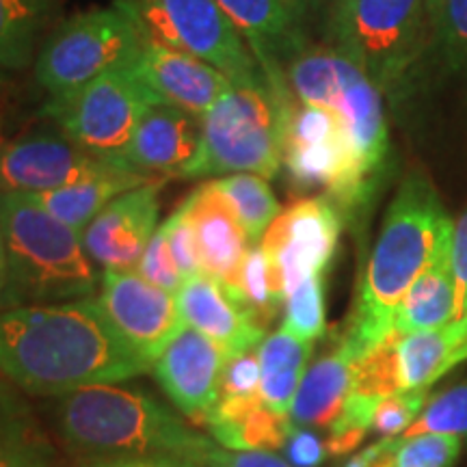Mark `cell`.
I'll return each mask as SVG.
<instances>
[{"label":"cell","instance_id":"6da1fadb","mask_svg":"<svg viewBox=\"0 0 467 467\" xmlns=\"http://www.w3.org/2000/svg\"><path fill=\"white\" fill-rule=\"evenodd\" d=\"M150 370L96 296L0 312V375L25 394L61 396Z\"/></svg>","mask_w":467,"mask_h":467},{"label":"cell","instance_id":"7a4b0ae2","mask_svg":"<svg viewBox=\"0 0 467 467\" xmlns=\"http://www.w3.org/2000/svg\"><path fill=\"white\" fill-rule=\"evenodd\" d=\"M451 225L433 182L422 171L407 173L383 217L358 306L342 336L359 358L392 334L396 309Z\"/></svg>","mask_w":467,"mask_h":467},{"label":"cell","instance_id":"3957f363","mask_svg":"<svg viewBox=\"0 0 467 467\" xmlns=\"http://www.w3.org/2000/svg\"><path fill=\"white\" fill-rule=\"evenodd\" d=\"M52 424L76 459L180 454L206 461L217 443L197 433L165 402L119 383L89 385L55 396Z\"/></svg>","mask_w":467,"mask_h":467},{"label":"cell","instance_id":"277c9868","mask_svg":"<svg viewBox=\"0 0 467 467\" xmlns=\"http://www.w3.org/2000/svg\"><path fill=\"white\" fill-rule=\"evenodd\" d=\"M0 223L9 258L5 309L96 296L100 279L83 234L52 217L26 192H0Z\"/></svg>","mask_w":467,"mask_h":467},{"label":"cell","instance_id":"5b68a950","mask_svg":"<svg viewBox=\"0 0 467 467\" xmlns=\"http://www.w3.org/2000/svg\"><path fill=\"white\" fill-rule=\"evenodd\" d=\"M431 42V0H337L327 14V44L394 102L411 91Z\"/></svg>","mask_w":467,"mask_h":467},{"label":"cell","instance_id":"8992f818","mask_svg":"<svg viewBox=\"0 0 467 467\" xmlns=\"http://www.w3.org/2000/svg\"><path fill=\"white\" fill-rule=\"evenodd\" d=\"M284 74L296 100L340 117L368 180L377 186L389 161L388 117L379 87L334 46L314 44L306 35L285 57Z\"/></svg>","mask_w":467,"mask_h":467},{"label":"cell","instance_id":"52a82bcc","mask_svg":"<svg viewBox=\"0 0 467 467\" xmlns=\"http://www.w3.org/2000/svg\"><path fill=\"white\" fill-rule=\"evenodd\" d=\"M295 100V98H292ZM268 83L230 85L202 117V141L182 180L282 171L284 109Z\"/></svg>","mask_w":467,"mask_h":467},{"label":"cell","instance_id":"ba28073f","mask_svg":"<svg viewBox=\"0 0 467 467\" xmlns=\"http://www.w3.org/2000/svg\"><path fill=\"white\" fill-rule=\"evenodd\" d=\"M145 37L124 11L91 7L58 20L35 57V80L48 100H66L100 76L132 67Z\"/></svg>","mask_w":467,"mask_h":467},{"label":"cell","instance_id":"9c48e42d","mask_svg":"<svg viewBox=\"0 0 467 467\" xmlns=\"http://www.w3.org/2000/svg\"><path fill=\"white\" fill-rule=\"evenodd\" d=\"M282 169L295 192L325 191L342 214L358 213L377 189L340 117L296 98L284 109Z\"/></svg>","mask_w":467,"mask_h":467},{"label":"cell","instance_id":"30bf717a","mask_svg":"<svg viewBox=\"0 0 467 467\" xmlns=\"http://www.w3.org/2000/svg\"><path fill=\"white\" fill-rule=\"evenodd\" d=\"M113 5L145 39L203 58L232 85L268 83L258 58L217 0H113Z\"/></svg>","mask_w":467,"mask_h":467},{"label":"cell","instance_id":"8fae6325","mask_svg":"<svg viewBox=\"0 0 467 467\" xmlns=\"http://www.w3.org/2000/svg\"><path fill=\"white\" fill-rule=\"evenodd\" d=\"M159 102L134 67H124L100 76L66 100H48L39 115L55 121L93 156L121 162L139 121Z\"/></svg>","mask_w":467,"mask_h":467},{"label":"cell","instance_id":"7c38bea8","mask_svg":"<svg viewBox=\"0 0 467 467\" xmlns=\"http://www.w3.org/2000/svg\"><path fill=\"white\" fill-rule=\"evenodd\" d=\"M42 117V115H39ZM0 139V192H46L126 167L74 143L55 121Z\"/></svg>","mask_w":467,"mask_h":467},{"label":"cell","instance_id":"4fadbf2b","mask_svg":"<svg viewBox=\"0 0 467 467\" xmlns=\"http://www.w3.org/2000/svg\"><path fill=\"white\" fill-rule=\"evenodd\" d=\"M344 214L327 195L301 197L282 210L260 244L288 296L303 279L325 275L340 243Z\"/></svg>","mask_w":467,"mask_h":467},{"label":"cell","instance_id":"5bb4252c","mask_svg":"<svg viewBox=\"0 0 467 467\" xmlns=\"http://www.w3.org/2000/svg\"><path fill=\"white\" fill-rule=\"evenodd\" d=\"M96 299L121 337L150 366L186 327L173 292L145 282L137 271H102Z\"/></svg>","mask_w":467,"mask_h":467},{"label":"cell","instance_id":"9a60e30c","mask_svg":"<svg viewBox=\"0 0 467 467\" xmlns=\"http://www.w3.org/2000/svg\"><path fill=\"white\" fill-rule=\"evenodd\" d=\"M167 180L154 178L115 197L85 227L83 244L102 271H134L159 230L161 192Z\"/></svg>","mask_w":467,"mask_h":467},{"label":"cell","instance_id":"2e32d148","mask_svg":"<svg viewBox=\"0 0 467 467\" xmlns=\"http://www.w3.org/2000/svg\"><path fill=\"white\" fill-rule=\"evenodd\" d=\"M227 358L202 331L184 327L151 366L156 381L186 420L206 424L221 394Z\"/></svg>","mask_w":467,"mask_h":467},{"label":"cell","instance_id":"e0dca14e","mask_svg":"<svg viewBox=\"0 0 467 467\" xmlns=\"http://www.w3.org/2000/svg\"><path fill=\"white\" fill-rule=\"evenodd\" d=\"M200 141L202 117L159 102L139 121L121 162L148 178H182L200 150Z\"/></svg>","mask_w":467,"mask_h":467},{"label":"cell","instance_id":"ac0fdd59","mask_svg":"<svg viewBox=\"0 0 467 467\" xmlns=\"http://www.w3.org/2000/svg\"><path fill=\"white\" fill-rule=\"evenodd\" d=\"M132 67L162 102L195 117L206 115L232 85L225 74L203 58L150 39L143 42L141 57Z\"/></svg>","mask_w":467,"mask_h":467},{"label":"cell","instance_id":"d6986e66","mask_svg":"<svg viewBox=\"0 0 467 467\" xmlns=\"http://www.w3.org/2000/svg\"><path fill=\"white\" fill-rule=\"evenodd\" d=\"M186 202L195 230L202 273L219 282L238 301V279L251 247L247 232L210 182L197 186Z\"/></svg>","mask_w":467,"mask_h":467},{"label":"cell","instance_id":"ffe728a7","mask_svg":"<svg viewBox=\"0 0 467 467\" xmlns=\"http://www.w3.org/2000/svg\"><path fill=\"white\" fill-rule=\"evenodd\" d=\"M175 303L184 325L208 336L227 359L255 350L265 342L266 329L255 323L223 285L203 273L182 282L175 292Z\"/></svg>","mask_w":467,"mask_h":467},{"label":"cell","instance_id":"44dd1931","mask_svg":"<svg viewBox=\"0 0 467 467\" xmlns=\"http://www.w3.org/2000/svg\"><path fill=\"white\" fill-rule=\"evenodd\" d=\"M217 3L249 44L279 100H290L295 93L290 91L285 80L284 61L306 33L296 25L288 3L285 0H217Z\"/></svg>","mask_w":467,"mask_h":467},{"label":"cell","instance_id":"7402d4cb","mask_svg":"<svg viewBox=\"0 0 467 467\" xmlns=\"http://www.w3.org/2000/svg\"><path fill=\"white\" fill-rule=\"evenodd\" d=\"M452 230L454 223L441 234L429 265L424 266V271L420 273L396 309V334L407 336L413 331L435 329L454 320L457 285H454L452 271Z\"/></svg>","mask_w":467,"mask_h":467},{"label":"cell","instance_id":"603a6c76","mask_svg":"<svg viewBox=\"0 0 467 467\" xmlns=\"http://www.w3.org/2000/svg\"><path fill=\"white\" fill-rule=\"evenodd\" d=\"M358 359L359 355L342 340L329 355L309 368L292 402V426L307 429V426L334 424L348 396Z\"/></svg>","mask_w":467,"mask_h":467},{"label":"cell","instance_id":"cb8c5ba5","mask_svg":"<svg viewBox=\"0 0 467 467\" xmlns=\"http://www.w3.org/2000/svg\"><path fill=\"white\" fill-rule=\"evenodd\" d=\"M148 175H141L128 167H117L113 171L98 175V178L83 180L57 191L33 192V200L44 210H48L52 217H57L63 223L74 227L76 232L83 234L85 227L91 223L104 208L109 206L115 197L124 195L126 191L137 189L145 182H150ZM28 195V192H26Z\"/></svg>","mask_w":467,"mask_h":467},{"label":"cell","instance_id":"d4e9b609","mask_svg":"<svg viewBox=\"0 0 467 467\" xmlns=\"http://www.w3.org/2000/svg\"><path fill=\"white\" fill-rule=\"evenodd\" d=\"M61 7L63 0H0V67L22 72L35 63Z\"/></svg>","mask_w":467,"mask_h":467},{"label":"cell","instance_id":"484cf974","mask_svg":"<svg viewBox=\"0 0 467 467\" xmlns=\"http://www.w3.org/2000/svg\"><path fill=\"white\" fill-rule=\"evenodd\" d=\"M312 344L292 336L284 327L260 344V399L268 409L290 416L292 402L307 372Z\"/></svg>","mask_w":467,"mask_h":467},{"label":"cell","instance_id":"4316f807","mask_svg":"<svg viewBox=\"0 0 467 467\" xmlns=\"http://www.w3.org/2000/svg\"><path fill=\"white\" fill-rule=\"evenodd\" d=\"M467 342V317L451 320L435 329L413 331L400 336L399 361L402 389H416L431 385L446 372V364Z\"/></svg>","mask_w":467,"mask_h":467},{"label":"cell","instance_id":"83f0119b","mask_svg":"<svg viewBox=\"0 0 467 467\" xmlns=\"http://www.w3.org/2000/svg\"><path fill=\"white\" fill-rule=\"evenodd\" d=\"M210 184L227 202L247 232L251 244H258L273 221L282 214V203L268 186L266 178L255 173H232L213 178Z\"/></svg>","mask_w":467,"mask_h":467},{"label":"cell","instance_id":"f1b7e54d","mask_svg":"<svg viewBox=\"0 0 467 467\" xmlns=\"http://www.w3.org/2000/svg\"><path fill=\"white\" fill-rule=\"evenodd\" d=\"M221 448L227 451H271L285 446L292 431L290 416L258 405L241 418L210 420L206 424Z\"/></svg>","mask_w":467,"mask_h":467},{"label":"cell","instance_id":"f546056e","mask_svg":"<svg viewBox=\"0 0 467 467\" xmlns=\"http://www.w3.org/2000/svg\"><path fill=\"white\" fill-rule=\"evenodd\" d=\"M238 301L266 329L285 303V295L262 244H251L238 279Z\"/></svg>","mask_w":467,"mask_h":467},{"label":"cell","instance_id":"4dcf8cb0","mask_svg":"<svg viewBox=\"0 0 467 467\" xmlns=\"http://www.w3.org/2000/svg\"><path fill=\"white\" fill-rule=\"evenodd\" d=\"M457 435L389 437L388 446L370 467H451L459 457Z\"/></svg>","mask_w":467,"mask_h":467},{"label":"cell","instance_id":"1f68e13d","mask_svg":"<svg viewBox=\"0 0 467 467\" xmlns=\"http://www.w3.org/2000/svg\"><path fill=\"white\" fill-rule=\"evenodd\" d=\"M284 329L306 342L325 334V275H312L285 296Z\"/></svg>","mask_w":467,"mask_h":467},{"label":"cell","instance_id":"d6a6232c","mask_svg":"<svg viewBox=\"0 0 467 467\" xmlns=\"http://www.w3.org/2000/svg\"><path fill=\"white\" fill-rule=\"evenodd\" d=\"M431 22L448 66L467 74V0H431Z\"/></svg>","mask_w":467,"mask_h":467},{"label":"cell","instance_id":"836d02e7","mask_svg":"<svg viewBox=\"0 0 467 467\" xmlns=\"http://www.w3.org/2000/svg\"><path fill=\"white\" fill-rule=\"evenodd\" d=\"M467 435V381L437 396L424 407L420 418L402 433V437L416 435Z\"/></svg>","mask_w":467,"mask_h":467},{"label":"cell","instance_id":"e575fe53","mask_svg":"<svg viewBox=\"0 0 467 467\" xmlns=\"http://www.w3.org/2000/svg\"><path fill=\"white\" fill-rule=\"evenodd\" d=\"M429 388L431 385L416 389H400V392L388 396L377 407L372 429L383 437H400L409 426L416 422L420 413L424 411L426 399H429Z\"/></svg>","mask_w":467,"mask_h":467},{"label":"cell","instance_id":"d590c367","mask_svg":"<svg viewBox=\"0 0 467 467\" xmlns=\"http://www.w3.org/2000/svg\"><path fill=\"white\" fill-rule=\"evenodd\" d=\"M162 227H165L169 249H171L173 262L175 266H178L182 282L195 275H202L200 254H197L195 230H192L189 202L184 200L180 203V206L162 221Z\"/></svg>","mask_w":467,"mask_h":467},{"label":"cell","instance_id":"8d00e7d4","mask_svg":"<svg viewBox=\"0 0 467 467\" xmlns=\"http://www.w3.org/2000/svg\"><path fill=\"white\" fill-rule=\"evenodd\" d=\"M134 271H137L145 282L159 285V288L167 292H173V295L180 290V285H182V277H180L178 266H175L173 262L162 223L159 225V230L154 232V236H151V241L148 243V247H145L141 260H139Z\"/></svg>","mask_w":467,"mask_h":467},{"label":"cell","instance_id":"74e56055","mask_svg":"<svg viewBox=\"0 0 467 467\" xmlns=\"http://www.w3.org/2000/svg\"><path fill=\"white\" fill-rule=\"evenodd\" d=\"M219 399H260L258 348L227 359Z\"/></svg>","mask_w":467,"mask_h":467},{"label":"cell","instance_id":"f35d334b","mask_svg":"<svg viewBox=\"0 0 467 467\" xmlns=\"http://www.w3.org/2000/svg\"><path fill=\"white\" fill-rule=\"evenodd\" d=\"M452 271L457 299H454V320L467 317V208L452 230Z\"/></svg>","mask_w":467,"mask_h":467},{"label":"cell","instance_id":"ab89813d","mask_svg":"<svg viewBox=\"0 0 467 467\" xmlns=\"http://www.w3.org/2000/svg\"><path fill=\"white\" fill-rule=\"evenodd\" d=\"M206 467H292L271 451H227L214 446L206 457Z\"/></svg>","mask_w":467,"mask_h":467},{"label":"cell","instance_id":"60d3db41","mask_svg":"<svg viewBox=\"0 0 467 467\" xmlns=\"http://www.w3.org/2000/svg\"><path fill=\"white\" fill-rule=\"evenodd\" d=\"M284 448L292 467H318L327 454V446L320 441V437L299 426H292Z\"/></svg>","mask_w":467,"mask_h":467},{"label":"cell","instance_id":"b9f144b4","mask_svg":"<svg viewBox=\"0 0 467 467\" xmlns=\"http://www.w3.org/2000/svg\"><path fill=\"white\" fill-rule=\"evenodd\" d=\"M78 467H206V461L180 454H150V457H110L83 461Z\"/></svg>","mask_w":467,"mask_h":467},{"label":"cell","instance_id":"7bdbcfd3","mask_svg":"<svg viewBox=\"0 0 467 467\" xmlns=\"http://www.w3.org/2000/svg\"><path fill=\"white\" fill-rule=\"evenodd\" d=\"M285 3H288V7L292 11V16H295L296 25L303 28L306 17H309L312 14H318V11H325V9H327V14H329L337 0H285Z\"/></svg>","mask_w":467,"mask_h":467},{"label":"cell","instance_id":"ee69618b","mask_svg":"<svg viewBox=\"0 0 467 467\" xmlns=\"http://www.w3.org/2000/svg\"><path fill=\"white\" fill-rule=\"evenodd\" d=\"M9 288V258H7V243H5L3 223H0V312L5 309Z\"/></svg>","mask_w":467,"mask_h":467},{"label":"cell","instance_id":"f6af8a7d","mask_svg":"<svg viewBox=\"0 0 467 467\" xmlns=\"http://www.w3.org/2000/svg\"><path fill=\"white\" fill-rule=\"evenodd\" d=\"M11 89H14V80L9 78V72H7V69L0 67V119H3L5 110H7Z\"/></svg>","mask_w":467,"mask_h":467},{"label":"cell","instance_id":"bcb514c9","mask_svg":"<svg viewBox=\"0 0 467 467\" xmlns=\"http://www.w3.org/2000/svg\"><path fill=\"white\" fill-rule=\"evenodd\" d=\"M25 467H58V465H25Z\"/></svg>","mask_w":467,"mask_h":467}]
</instances>
